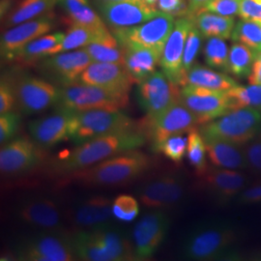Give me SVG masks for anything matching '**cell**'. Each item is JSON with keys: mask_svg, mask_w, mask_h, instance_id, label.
Returning a JSON list of instances; mask_svg holds the SVG:
<instances>
[{"mask_svg": "<svg viewBox=\"0 0 261 261\" xmlns=\"http://www.w3.org/2000/svg\"><path fill=\"white\" fill-rule=\"evenodd\" d=\"M64 36L63 32H54L35 39L19 51L15 61L29 64L56 55Z\"/></svg>", "mask_w": 261, "mask_h": 261, "instance_id": "obj_29", "label": "cell"}, {"mask_svg": "<svg viewBox=\"0 0 261 261\" xmlns=\"http://www.w3.org/2000/svg\"><path fill=\"white\" fill-rule=\"evenodd\" d=\"M124 66L136 84H140L157 71L163 53L155 48L143 47H124Z\"/></svg>", "mask_w": 261, "mask_h": 261, "instance_id": "obj_26", "label": "cell"}, {"mask_svg": "<svg viewBox=\"0 0 261 261\" xmlns=\"http://www.w3.org/2000/svg\"><path fill=\"white\" fill-rule=\"evenodd\" d=\"M58 0H21L6 20V27L12 28L21 22L37 19L50 13Z\"/></svg>", "mask_w": 261, "mask_h": 261, "instance_id": "obj_34", "label": "cell"}, {"mask_svg": "<svg viewBox=\"0 0 261 261\" xmlns=\"http://www.w3.org/2000/svg\"><path fill=\"white\" fill-rule=\"evenodd\" d=\"M193 20V19H192ZM203 36L196 28L193 21V25L189 31L188 37H187L186 45L183 55V72L184 75L187 72L196 64V57L199 55L200 48L202 46V40Z\"/></svg>", "mask_w": 261, "mask_h": 261, "instance_id": "obj_42", "label": "cell"}, {"mask_svg": "<svg viewBox=\"0 0 261 261\" xmlns=\"http://www.w3.org/2000/svg\"><path fill=\"white\" fill-rule=\"evenodd\" d=\"M138 129L137 122L121 111L90 110L71 112L69 140L75 145L107 135Z\"/></svg>", "mask_w": 261, "mask_h": 261, "instance_id": "obj_4", "label": "cell"}, {"mask_svg": "<svg viewBox=\"0 0 261 261\" xmlns=\"http://www.w3.org/2000/svg\"><path fill=\"white\" fill-rule=\"evenodd\" d=\"M97 7L103 21L112 28L135 27L153 19L161 12L141 0L98 1Z\"/></svg>", "mask_w": 261, "mask_h": 261, "instance_id": "obj_17", "label": "cell"}, {"mask_svg": "<svg viewBox=\"0 0 261 261\" xmlns=\"http://www.w3.org/2000/svg\"><path fill=\"white\" fill-rule=\"evenodd\" d=\"M129 103V93L112 91L90 84H75L60 87L56 109L75 112L90 110L121 111Z\"/></svg>", "mask_w": 261, "mask_h": 261, "instance_id": "obj_6", "label": "cell"}, {"mask_svg": "<svg viewBox=\"0 0 261 261\" xmlns=\"http://www.w3.org/2000/svg\"><path fill=\"white\" fill-rule=\"evenodd\" d=\"M175 21L173 16L160 12L145 22L130 28H112V32L123 47H150L163 53Z\"/></svg>", "mask_w": 261, "mask_h": 261, "instance_id": "obj_8", "label": "cell"}, {"mask_svg": "<svg viewBox=\"0 0 261 261\" xmlns=\"http://www.w3.org/2000/svg\"><path fill=\"white\" fill-rule=\"evenodd\" d=\"M144 125L146 132L143 133L150 140L151 149L158 153L162 143L169 137L189 133L198 126V123L195 115L179 100L155 119L145 120Z\"/></svg>", "mask_w": 261, "mask_h": 261, "instance_id": "obj_13", "label": "cell"}, {"mask_svg": "<svg viewBox=\"0 0 261 261\" xmlns=\"http://www.w3.org/2000/svg\"><path fill=\"white\" fill-rule=\"evenodd\" d=\"M239 202L243 204H252L261 202V184L249 188L239 196Z\"/></svg>", "mask_w": 261, "mask_h": 261, "instance_id": "obj_50", "label": "cell"}, {"mask_svg": "<svg viewBox=\"0 0 261 261\" xmlns=\"http://www.w3.org/2000/svg\"><path fill=\"white\" fill-rule=\"evenodd\" d=\"M203 139H218L243 146L257 138L261 130V112L252 108H241L200 125Z\"/></svg>", "mask_w": 261, "mask_h": 261, "instance_id": "obj_5", "label": "cell"}, {"mask_svg": "<svg viewBox=\"0 0 261 261\" xmlns=\"http://www.w3.org/2000/svg\"><path fill=\"white\" fill-rule=\"evenodd\" d=\"M84 48L93 62H109L124 65L125 49L113 35L112 30H108Z\"/></svg>", "mask_w": 261, "mask_h": 261, "instance_id": "obj_31", "label": "cell"}, {"mask_svg": "<svg viewBox=\"0 0 261 261\" xmlns=\"http://www.w3.org/2000/svg\"><path fill=\"white\" fill-rule=\"evenodd\" d=\"M20 221L43 229H58L61 215L56 202L48 198L28 200L19 206L18 211Z\"/></svg>", "mask_w": 261, "mask_h": 261, "instance_id": "obj_24", "label": "cell"}, {"mask_svg": "<svg viewBox=\"0 0 261 261\" xmlns=\"http://www.w3.org/2000/svg\"><path fill=\"white\" fill-rule=\"evenodd\" d=\"M186 156L190 165L196 169L198 175H202L207 169V149L204 139L196 127L188 133Z\"/></svg>", "mask_w": 261, "mask_h": 261, "instance_id": "obj_39", "label": "cell"}, {"mask_svg": "<svg viewBox=\"0 0 261 261\" xmlns=\"http://www.w3.org/2000/svg\"><path fill=\"white\" fill-rule=\"evenodd\" d=\"M79 82L123 93H129L133 84H136L125 66L109 62H92Z\"/></svg>", "mask_w": 261, "mask_h": 261, "instance_id": "obj_20", "label": "cell"}, {"mask_svg": "<svg viewBox=\"0 0 261 261\" xmlns=\"http://www.w3.org/2000/svg\"><path fill=\"white\" fill-rule=\"evenodd\" d=\"M241 0H212L199 12H211L224 17H235L239 15ZM198 12V13H199Z\"/></svg>", "mask_w": 261, "mask_h": 261, "instance_id": "obj_45", "label": "cell"}, {"mask_svg": "<svg viewBox=\"0 0 261 261\" xmlns=\"http://www.w3.org/2000/svg\"><path fill=\"white\" fill-rule=\"evenodd\" d=\"M236 233L230 224L207 222L198 224L188 234L182 245V256L188 260L233 259Z\"/></svg>", "mask_w": 261, "mask_h": 261, "instance_id": "obj_3", "label": "cell"}, {"mask_svg": "<svg viewBox=\"0 0 261 261\" xmlns=\"http://www.w3.org/2000/svg\"><path fill=\"white\" fill-rule=\"evenodd\" d=\"M157 9L177 19L189 17V6L187 0H159Z\"/></svg>", "mask_w": 261, "mask_h": 261, "instance_id": "obj_47", "label": "cell"}, {"mask_svg": "<svg viewBox=\"0 0 261 261\" xmlns=\"http://www.w3.org/2000/svg\"><path fill=\"white\" fill-rule=\"evenodd\" d=\"M46 159L45 149L28 137L15 138L1 145L0 170L5 175H19L37 168Z\"/></svg>", "mask_w": 261, "mask_h": 261, "instance_id": "obj_14", "label": "cell"}, {"mask_svg": "<svg viewBox=\"0 0 261 261\" xmlns=\"http://www.w3.org/2000/svg\"><path fill=\"white\" fill-rule=\"evenodd\" d=\"M180 88L168 80L164 72L155 71L138 84L137 99L145 120H153L179 101Z\"/></svg>", "mask_w": 261, "mask_h": 261, "instance_id": "obj_9", "label": "cell"}, {"mask_svg": "<svg viewBox=\"0 0 261 261\" xmlns=\"http://www.w3.org/2000/svg\"><path fill=\"white\" fill-rule=\"evenodd\" d=\"M17 99V108L24 115H33L56 107L60 87L33 75H24L13 84Z\"/></svg>", "mask_w": 261, "mask_h": 261, "instance_id": "obj_11", "label": "cell"}, {"mask_svg": "<svg viewBox=\"0 0 261 261\" xmlns=\"http://www.w3.org/2000/svg\"><path fill=\"white\" fill-rule=\"evenodd\" d=\"M141 1L144 2L146 5H148L150 7L157 8V4H158L159 0H141Z\"/></svg>", "mask_w": 261, "mask_h": 261, "instance_id": "obj_53", "label": "cell"}, {"mask_svg": "<svg viewBox=\"0 0 261 261\" xmlns=\"http://www.w3.org/2000/svg\"><path fill=\"white\" fill-rule=\"evenodd\" d=\"M146 141V135L138 129L107 135L76 145L55 162L53 168L56 173L71 174L123 152L139 149Z\"/></svg>", "mask_w": 261, "mask_h": 261, "instance_id": "obj_1", "label": "cell"}, {"mask_svg": "<svg viewBox=\"0 0 261 261\" xmlns=\"http://www.w3.org/2000/svg\"><path fill=\"white\" fill-rule=\"evenodd\" d=\"M233 110L252 108L261 112V85H237L227 90Z\"/></svg>", "mask_w": 261, "mask_h": 261, "instance_id": "obj_40", "label": "cell"}, {"mask_svg": "<svg viewBox=\"0 0 261 261\" xmlns=\"http://www.w3.org/2000/svg\"><path fill=\"white\" fill-rule=\"evenodd\" d=\"M17 107V99L13 84L2 77L0 83V114L13 112Z\"/></svg>", "mask_w": 261, "mask_h": 261, "instance_id": "obj_46", "label": "cell"}, {"mask_svg": "<svg viewBox=\"0 0 261 261\" xmlns=\"http://www.w3.org/2000/svg\"><path fill=\"white\" fill-rule=\"evenodd\" d=\"M70 118L71 112L56 109L55 113L29 123L28 132L30 138L45 150L69 140Z\"/></svg>", "mask_w": 261, "mask_h": 261, "instance_id": "obj_21", "label": "cell"}, {"mask_svg": "<svg viewBox=\"0 0 261 261\" xmlns=\"http://www.w3.org/2000/svg\"><path fill=\"white\" fill-rule=\"evenodd\" d=\"M55 28L50 14L14 25L6 30L0 40V54L3 60L15 61L19 51L30 42L41 37Z\"/></svg>", "mask_w": 261, "mask_h": 261, "instance_id": "obj_16", "label": "cell"}, {"mask_svg": "<svg viewBox=\"0 0 261 261\" xmlns=\"http://www.w3.org/2000/svg\"><path fill=\"white\" fill-rule=\"evenodd\" d=\"M204 60L210 68L228 73L229 48L223 38H207L204 49Z\"/></svg>", "mask_w": 261, "mask_h": 261, "instance_id": "obj_38", "label": "cell"}, {"mask_svg": "<svg viewBox=\"0 0 261 261\" xmlns=\"http://www.w3.org/2000/svg\"><path fill=\"white\" fill-rule=\"evenodd\" d=\"M113 218L124 222H133L140 213L138 200L129 195H120L112 202Z\"/></svg>", "mask_w": 261, "mask_h": 261, "instance_id": "obj_41", "label": "cell"}, {"mask_svg": "<svg viewBox=\"0 0 261 261\" xmlns=\"http://www.w3.org/2000/svg\"><path fill=\"white\" fill-rule=\"evenodd\" d=\"M245 148L248 164L258 171H261V139H253L247 143Z\"/></svg>", "mask_w": 261, "mask_h": 261, "instance_id": "obj_49", "label": "cell"}, {"mask_svg": "<svg viewBox=\"0 0 261 261\" xmlns=\"http://www.w3.org/2000/svg\"><path fill=\"white\" fill-rule=\"evenodd\" d=\"M150 166L148 155L139 150H130L68 174V179L86 186L122 185L140 177Z\"/></svg>", "mask_w": 261, "mask_h": 261, "instance_id": "obj_2", "label": "cell"}, {"mask_svg": "<svg viewBox=\"0 0 261 261\" xmlns=\"http://www.w3.org/2000/svg\"><path fill=\"white\" fill-rule=\"evenodd\" d=\"M179 100L195 115L198 126L233 111L231 99L224 90L183 85L180 88Z\"/></svg>", "mask_w": 261, "mask_h": 261, "instance_id": "obj_10", "label": "cell"}, {"mask_svg": "<svg viewBox=\"0 0 261 261\" xmlns=\"http://www.w3.org/2000/svg\"><path fill=\"white\" fill-rule=\"evenodd\" d=\"M57 4L63 10L72 24L93 28H107L100 14L90 5L89 0H58Z\"/></svg>", "mask_w": 261, "mask_h": 261, "instance_id": "obj_32", "label": "cell"}, {"mask_svg": "<svg viewBox=\"0 0 261 261\" xmlns=\"http://www.w3.org/2000/svg\"><path fill=\"white\" fill-rule=\"evenodd\" d=\"M207 156L218 168L241 169L248 167L245 151L239 145L218 139H204Z\"/></svg>", "mask_w": 261, "mask_h": 261, "instance_id": "obj_27", "label": "cell"}, {"mask_svg": "<svg viewBox=\"0 0 261 261\" xmlns=\"http://www.w3.org/2000/svg\"><path fill=\"white\" fill-rule=\"evenodd\" d=\"M113 261H138L134 243L118 228L106 224L88 229Z\"/></svg>", "mask_w": 261, "mask_h": 261, "instance_id": "obj_25", "label": "cell"}, {"mask_svg": "<svg viewBox=\"0 0 261 261\" xmlns=\"http://www.w3.org/2000/svg\"><path fill=\"white\" fill-rule=\"evenodd\" d=\"M108 30L107 28H93L72 24L66 32L64 39L57 49V54L84 48Z\"/></svg>", "mask_w": 261, "mask_h": 261, "instance_id": "obj_35", "label": "cell"}, {"mask_svg": "<svg viewBox=\"0 0 261 261\" xmlns=\"http://www.w3.org/2000/svg\"><path fill=\"white\" fill-rule=\"evenodd\" d=\"M98 1H112V2H115V1H125V0H98Z\"/></svg>", "mask_w": 261, "mask_h": 261, "instance_id": "obj_54", "label": "cell"}, {"mask_svg": "<svg viewBox=\"0 0 261 261\" xmlns=\"http://www.w3.org/2000/svg\"><path fill=\"white\" fill-rule=\"evenodd\" d=\"M231 40L251 47L258 55L261 54V23L253 20L242 19L235 24Z\"/></svg>", "mask_w": 261, "mask_h": 261, "instance_id": "obj_37", "label": "cell"}, {"mask_svg": "<svg viewBox=\"0 0 261 261\" xmlns=\"http://www.w3.org/2000/svg\"><path fill=\"white\" fill-rule=\"evenodd\" d=\"M20 261H73L76 259L71 236L58 229H45L21 240L15 250Z\"/></svg>", "mask_w": 261, "mask_h": 261, "instance_id": "obj_7", "label": "cell"}, {"mask_svg": "<svg viewBox=\"0 0 261 261\" xmlns=\"http://www.w3.org/2000/svg\"><path fill=\"white\" fill-rule=\"evenodd\" d=\"M249 84L252 85H261V54H259L253 65H252V72L248 76Z\"/></svg>", "mask_w": 261, "mask_h": 261, "instance_id": "obj_51", "label": "cell"}, {"mask_svg": "<svg viewBox=\"0 0 261 261\" xmlns=\"http://www.w3.org/2000/svg\"><path fill=\"white\" fill-rule=\"evenodd\" d=\"M257 56L258 54L251 47L241 43H234L229 48L228 73L237 79L248 77Z\"/></svg>", "mask_w": 261, "mask_h": 261, "instance_id": "obj_36", "label": "cell"}, {"mask_svg": "<svg viewBox=\"0 0 261 261\" xmlns=\"http://www.w3.org/2000/svg\"><path fill=\"white\" fill-rule=\"evenodd\" d=\"M183 196V180L176 175L161 176L144 184L139 191L140 202L151 209H164L174 206Z\"/></svg>", "mask_w": 261, "mask_h": 261, "instance_id": "obj_19", "label": "cell"}, {"mask_svg": "<svg viewBox=\"0 0 261 261\" xmlns=\"http://www.w3.org/2000/svg\"><path fill=\"white\" fill-rule=\"evenodd\" d=\"M92 62L85 48H80L46 57L40 61L38 68L48 82L64 87L77 83L84 70Z\"/></svg>", "mask_w": 261, "mask_h": 261, "instance_id": "obj_12", "label": "cell"}, {"mask_svg": "<svg viewBox=\"0 0 261 261\" xmlns=\"http://www.w3.org/2000/svg\"><path fill=\"white\" fill-rule=\"evenodd\" d=\"M203 37L231 38L236 21L233 17H224L211 12L202 11L190 17Z\"/></svg>", "mask_w": 261, "mask_h": 261, "instance_id": "obj_30", "label": "cell"}, {"mask_svg": "<svg viewBox=\"0 0 261 261\" xmlns=\"http://www.w3.org/2000/svg\"><path fill=\"white\" fill-rule=\"evenodd\" d=\"M183 85L227 91L239 84L224 72H218L213 68L195 64L184 75L181 86Z\"/></svg>", "mask_w": 261, "mask_h": 261, "instance_id": "obj_28", "label": "cell"}, {"mask_svg": "<svg viewBox=\"0 0 261 261\" xmlns=\"http://www.w3.org/2000/svg\"><path fill=\"white\" fill-rule=\"evenodd\" d=\"M189 6V17L194 16L212 0H187Z\"/></svg>", "mask_w": 261, "mask_h": 261, "instance_id": "obj_52", "label": "cell"}, {"mask_svg": "<svg viewBox=\"0 0 261 261\" xmlns=\"http://www.w3.org/2000/svg\"><path fill=\"white\" fill-rule=\"evenodd\" d=\"M239 17L261 23V0H241Z\"/></svg>", "mask_w": 261, "mask_h": 261, "instance_id": "obj_48", "label": "cell"}, {"mask_svg": "<svg viewBox=\"0 0 261 261\" xmlns=\"http://www.w3.org/2000/svg\"><path fill=\"white\" fill-rule=\"evenodd\" d=\"M112 202L106 196H91L69 212V220L81 229H92L110 224L113 217Z\"/></svg>", "mask_w": 261, "mask_h": 261, "instance_id": "obj_22", "label": "cell"}, {"mask_svg": "<svg viewBox=\"0 0 261 261\" xmlns=\"http://www.w3.org/2000/svg\"><path fill=\"white\" fill-rule=\"evenodd\" d=\"M76 259L84 261H113L112 257L94 238L88 229H80L71 236Z\"/></svg>", "mask_w": 261, "mask_h": 261, "instance_id": "obj_33", "label": "cell"}, {"mask_svg": "<svg viewBox=\"0 0 261 261\" xmlns=\"http://www.w3.org/2000/svg\"><path fill=\"white\" fill-rule=\"evenodd\" d=\"M20 115L19 112H6L0 114V144L3 145L10 140L15 139L20 125Z\"/></svg>", "mask_w": 261, "mask_h": 261, "instance_id": "obj_44", "label": "cell"}, {"mask_svg": "<svg viewBox=\"0 0 261 261\" xmlns=\"http://www.w3.org/2000/svg\"><path fill=\"white\" fill-rule=\"evenodd\" d=\"M210 193L220 201L227 202L238 195L246 183L245 175L229 168H207L200 175Z\"/></svg>", "mask_w": 261, "mask_h": 261, "instance_id": "obj_23", "label": "cell"}, {"mask_svg": "<svg viewBox=\"0 0 261 261\" xmlns=\"http://www.w3.org/2000/svg\"><path fill=\"white\" fill-rule=\"evenodd\" d=\"M170 221L162 209H154L141 217L133 230V243L138 261L148 260L164 242Z\"/></svg>", "mask_w": 261, "mask_h": 261, "instance_id": "obj_15", "label": "cell"}, {"mask_svg": "<svg viewBox=\"0 0 261 261\" xmlns=\"http://www.w3.org/2000/svg\"><path fill=\"white\" fill-rule=\"evenodd\" d=\"M188 145V136L177 134L165 140L159 148L158 153H163L174 163H180L185 157Z\"/></svg>", "mask_w": 261, "mask_h": 261, "instance_id": "obj_43", "label": "cell"}, {"mask_svg": "<svg viewBox=\"0 0 261 261\" xmlns=\"http://www.w3.org/2000/svg\"><path fill=\"white\" fill-rule=\"evenodd\" d=\"M192 25L193 20L190 17L176 19L174 28L165 45L161 58V70L169 81L179 86H181L184 79L183 55L187 37Z\"/></svg>", "mask_w": 261, "mask_h": 261, "instance_id": "obj_18", "label": "cell"}]
</instances>
